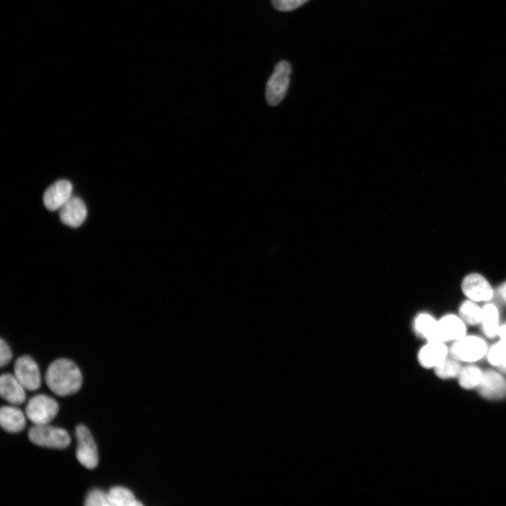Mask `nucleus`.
Segmentation results:
<instances>
[{
  "instance_id": "23",
  "label": "nucleus",
  "mask_w": 506,
  "mask_h": 506,
  "mask_svg": "<svg viewBox=\"0 0 506 506\" xmlns=\"http://www.w3.org/2000/svg\"><path fill=\"white\" fill-rule=\"evenodd\" d=\"M87 506H110L108 493L101 489L91 491L86 498Z\"/></svg>"
},
{
  "instance_id": "12",
  "label": "nucleus",
  "mask_w": 506,
  "mask_h": 506,
  "mask_svg": "<svg viewBox=\"0 0 506 506\" xmlns=\"http://www.w3.org/2000/svg\"><path fill=\"white\" fill-rule=\"evenodd\" d=\"M88 210L85 203L78 197H71L60 210V217L67 226L77 228L86 219Z\"/></svg>"
},
{
  "instance_id": "5",
  "label": "nucleus",
  "mask_w": 506,
  "mask_h": 506,
  "mask_svg": "<svg viewBox=\"0 0 506 506\" xmlns=\"http://www.w3.org/2000/svg\"><path fill=\"white\" fill-rule=\"evenodd\" d=\"M292 67L289 62H281L275 68L274 72L266 86V100L269 105H279L285 99L290 84Z\"/></svg>"
},
{
  "instance_id": "16",
  "label": "nucleus",
  "mask_w": 506,
  "mask_h": 506,
  "mask_svg": "<svg viewBox=\"0 0 506 506\" xmlns=\"http://www.w3.org/2000/svg\"><path fill=\"white\" fill-rule=\"evenodd\" d=\"M480 324L486 337L493 339L498 336L500 325L499 312L495 306L487 303L482 308V318Z\"/></svg>"
},
{
  "instance_id": "21",
  "label": "nucleus",
  "mask_w": 506,
  "mask_h": 506,
  "mask_svg": "<svg viewBox=\"0 0 506 506\" xmlns=\"http://www.w3.org/2000/svg\"><path fill=\"white\" fill-rule=\"evenodd\" d=\"M460 362L453 357H448L435 368L436 375L442 379L458 377L462 370Z\"/></svg>"
},
{
  "instance_id": "3",
  "label": "nucleus",
  "mask_w": 506,
  "mask_h": 506,
  "mask_svg": "<svg viewBox=\"0 0 506 506\" xmlns=\"http://www.w3.org/2000/svg\"><path fill=\"white\" fill-rule=\"evenodd\" d=\"M60 406L53 397L41 394L30 399L26 407V415L36 425L50 424L58 414Z\"/></svg>"
},
{
  "instance_id": "10",
  "label": "nucleus",
  "mask_w": 506,
  "mask_h": 506,
  "mask_svg": "<svg viewBox=\"0 0 506 506\" xmlns=\"http://www.w3.org/2000/svg\"><path fill=\"white\" fill-rule=\"evenodd\" d=\"M478 388L480 395L487 399L499 400L506 397V380L500 373L494 371L484 372Z\"/></svg>"
},
{
  "instance_id": "26",
  "label": "nucleus",
  "mask_w": 506,
  "mask_h": 506,
  "mask_svg": "<svg viewBox=\"0 0 506 506\" xmlns=\"http://www.w3.org/2000/svg\"><path fill=\"white\" fill-rule=\"evenodd\" d=\"M498 294L501 300L506 303V282L498 288Z\"/></svg>"
},
{
  "instance_id": "7",
  "label": "nucleus",
  "mask_w": 506,
  "mask_h": 506,
  "mask_svg": "<svg viewBox=\"0 0 506 506\" xmlns=\"http://www.w3.org/2000/svg\"><path fill=\"white\" fill-rule=\"evenodd\" d=\"M462 292L470 301L487 303L493 296V290L489 282L481 275L472 273L463 280Z\"/></svg>"
},
{
  "instance_id": "20",
  "label": "nucleus",
  "mask_w": 506,
  "mask_h": 506,
  "mask_svg": "<svg viewBox=\"0 0 506 506\" xmlns=\"http://www.w3.org/2000/svg\"><path fill=\"white\" fill-rule=\"evenodd\" d=\"M484 372L474 365L467 366L462 369L458 376L459 383L465 389L478 388L481 382Z\"/></svg>"
},
{
  "instance_id": "1",
  "label": "nucleus",
  "mask_w": 506,
  "mask_h": 506,
  "mask_svg": "<svg viewBox=\"0 0 506 506\" xmlns=\"http://www.w3.org/2000/svg\"><path fill=\"white\" fill-rule=\"evenodd\" d=\"M46 381L53 392L60 397H67L81 390L83 375L74 362L67 359H60L48 367Z\"/></svg>"
},
{
  "instance_id": "17",
  "label": "nucleus",
  "mask_w": 506,
  "mask_h": 506,
  "mask_svg": "<svg viewBox=\"0 0 506 506\" xmlns=\"http://www.w3.org/2000/svg\"><path fill=\"white\" fill-rule=\"evenodd\" d=\"M437 323L438 321L430 315L421 314L415 321L416 332L428 342L437 341Z\"/></svg>"
},
{
  "instance_id": "28",
  "label": "nucleus",
  "mask_w": 506,
  "mask_h": 506,
  "mask_svg": "<svg viewBox=\"0 0 506 506\" xmlns=\"http://www.w3.org/2000/svg\"><path fill=\"white\" fill-rule=\"evenodd\" d=\"M498 368H499V370H500L502 373L506 374V360H505V361L504 362V363H503L502 365H500Z\"/></svg>"
},
{
  "instance_id": "9",
  "label": "nucleus",
  "mask_w": 506,
  "mask_h": 506,
  "mask_svg": "<svg viewBox=\"0 0 506 506\" xmlns=\"http://www.w3.org/2000/svg\"><path fill=\"white\" fill-rule=\"evenodd\" d=\"M466 324L459 316L448 315L437 323V341H456L467 335Z\"/></svg>"
},
{
  "instance_id": "6",
  "label": "nucleus",
  "mask_w": 506,
  "mask_h": 506,
  "mask_svg": "<svg viewBox=\"0 0 506 506\" xmlns=\"http://www.w3.org/2000/svg\"><path fill=\"white\" fill-rule=\"evenodd\" d=\"M76 436L78 442V460L85 467L95 469L99 464V454L93 435L86 426L79 425L76 430Z\"/></svg>"
},
{
  "instance_id": "4",
  "label": "nucleus",
  "mask_w": 506,
  "mask_h": 506,
  "mask_svg": "<svg viewBox=\"0 0 506 506\" xmlns=\"http://www.w3.org/2000/svg\"><path fill=\"white\" fill-rule=\"evenodd\" d=\"M488 352L484 339L477 336H465L455 341L449 349L451 356L459 362L472 363L482 359Z\"/></svg>"
},
{
  "instance_id": "8",
  "label": "nucleus",
  "mask_w": 506,
  "mask_h": 506,
  "mask_svg": "<svg viewBox=\"0 0 506 506\" xmlns=\"http://www.w3.org/2000/svg\"><path fill=\"white\" fill-rule=\"evenodd\" d=\"M15 376L26 390L35 391L41 386V376L36 361L25 355L18 358L15 364Z\"/></svg>"
},
{
  "instance_id": "11",
  "label": "nucleus",
  "mask_w": 506,
  "mask_h": 506,
  "mask_svg": "<svg viewBox=\"0 0 506 506\" xmlns=\"http://www.w3.org/2000/svg\"><path fill=\"white\" fill-rule=\"evenodd\" d=\"M73 186L67 180L55 182L45 192L43 202L46 208L50 211L60 210L72 197Z\"/></svg>"
},
{
  "instance_id": "19",
  "label": "nucleus",
  "mask_w": 506,
  "mask_h": 506,
  "mask_svg": "<svg viewBox=\"0 0 506 506\" xmlns=\"http://www.w3.org/2000/svg\"><path fill=\"white\" fill-rule=\"evenodd\" d=\"M459 317L466 324L470 326L480 324L482 318V308L477 303L468 299L460 305Z\"/></svg>"
},
{
  "instance_id": "24",
  "label": "nucleus",
  "mask_w": 506,
  "mask_h": 506,
  "mask_svg": "<svg viewBox=\"0 0 506 506\" xmlns=\"http://www.w3.org/2000/svg\"><path fill=\"white\" fill-rule=\"evenodd\" d=\"M308 1L309 0H271L273 7L282 12L294 11Z\"/></svg>"
},
{
  "instance_id": "18",
  "label": "nucleus",
  "mask_w": 506,
  "mask_h": 506,
  "mask_svg": "<svg viewBox=\"0 0 506 506\" xmlns=\"http://www.w3.org/2000/svg\"><path fill=\"white\" fill-rule=\"evenodd\" d=\"M110 506H140L143 504L136 499L134 493L123 486H114L109 493Z\"/></svg>"
},
{
  "instance_id": "22",
  "label": "nucleus",
  "mask_w": 506,
  "mask_h": 506,
  "mask_svg": "<svg viewBox=\"0 0 506 506\" xmlns=\"http://www.w3.org/2000/svg\"><path fill=\"white\" fill-rule=\"evenodd\" d=\"M486 355L491 365L499 367L506 360V341L500 340L491 347Z\"/></svg>"
},
{
  "instance_id": "2",
  "label": "nucleus",
  "mask_w": 506,
  "mask_h": 506,
  "mask_svg": "<svg viewBox=\"0 0 506 506\" xmlns=\"http://www.w3.org/2000/svg\"><path fill=\"white\" fill-rule=\"evenodd\" d=\"M29 437L36 445L59 449L67 448L71 442V438L65 429L49 424L35 425L30 429Z\"/></svg>"
},
{
  "instance_id": "27",
  "label": "nucleus",
  "mask_w": 506,
  "mask_h": 506,
  "mask_svg": "<svg viewBox=\"0 0 506 506\" xmlns=\"http://www.w3.org/2000/svg\"><path fill=\"white\" fill-rule=\"evenodd\" d=\"M498 336L500 337V340L506 341V324L500 327Z\"/></svg>"
},
{
  "instance_id": "25",
  "label": "nucleus",
  "mask_w": 506,
  "mask_h": 506,
  "mask_svg": "<svg viewBox=\"0 0 506 506\" xmlns=\"http://www.w3.org/2000/svg\"><path fill=\"white\" fill-rule=\"evenodd\" d=\"M13 359V353L8 344L1 339L0 342V365L4 367L11 363Z\"/></svg>"
},
{
  "instance_id": "13",
  "label": "nucleus",
  "mask_w": 506,
  "mask_h": 506,
  "mask_svg": "<svg viewBox=\"0 0 506 506\" xmlns=\"http://www.w3.org/2000/svg\"><path fill=\"white\" fill-rule=\"evenodd\" d=\"M0 395L3 399L13 405H21L26 402V389L15 375L6 374L0 377Z\"/></svg>"
},
{
  "instance_id": "14",
  "label": "nucleus",
  "mask_w": 506,
  "mask_h": 506,
  "mask_svg": "<svg viewBox=\"0 0 506 506\" xmlns=\"http://www.w3.org/2000/svg\"><path fill=\"white\" fill-rule=\"evenodd\" d=\"M443 342H428L420 351L418 361L423 367L435 368L442 363L449 353L446 346Z\"/></svg>"
},
{
  "instance_id": "15",
  "label": "nucleus",
  "mask_w": 506,
  "mask_h": 506,
  "mask_svg": "<svg viewBox=\"0 0 506 506\" xmlns=\"http://www.w3.org/2000/svg\"><path fill=\"white\" fill-rule=\"evenodd\" d=\"M0 425L8 432L18 433L26 428V416L19 408L5 406L0 410Z\"/></svg>"
}]
</instances>
